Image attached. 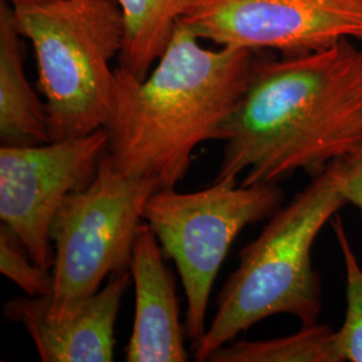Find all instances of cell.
<instances>
[{
    "label": "cell",
    "instance_id": "obj_7",
    "mask_svg": "<svg viewBox=\"0 0 362 362\" xmlns=\"http://www.w3.org/2000/svg\"><path fill=\"white\" fill-rule=\"evenodd\" d=\"M107 146L106 128L42 145H1L0 219L39 266L52 269L54 216L69 194L95 179Z\"/></svg>",
    "mask_w": 362,
    "mask_h": 362
},
{
    "label": "cell",
    "instance_id": "obj_8",
    "mask_svg": "<svg viewBox=\"0 0 362 362\" xmlns=\"http://www.w3.org/2000/svg\"><path fill=\"white\" fill-rule=\"evenodd\" d=\"M181 22L218 46L290 57L362 40V0H200Z\"/></svg>",
    "mask_w": 362,
    "mask_h": 362
},
{
    "label": "cell",
    "instance_id": "obj_4",
    "mask_svg": "<svg viewBox=\"0 0 362 362\" xmlns=\"http://www.w3.org/2000/svg\"><path fill=\"white\" fill-rule=\"evenodd\" d=\"M13 23L37 59L52 141L107 127L115 104L124 19L116 0H50L13 4Z\"/></svg>",
    "mask_w": 362,
    "mask_h": 362
},
{
    "label": "cell",
    "instance_id": "obj_6",
    "mask_svg": "<svg viewBox=\"0 0 362 362\" xmlns=\"http://www.w3.org/2000/svg\"><path fill=\"white\" fill-rule=\"evenodd\" d=\"M284 203L278 184L236 185L214 181L196 192L157 189L146 200L143 219L175 262L187 297L185 333L196 345L207 332L208 302L218 272L238 235L269 219Z\"/></svg>",
    "mask_w": 362,
    "mask_h": 362
},
{
    "label": "cell",
    "instance_id": "obj_1",
    "mask_svg": "<svg viewBox=\"0 0 362 362\" xmlns=\"http://www.w3.org/2000/svg\"><path fill=\"white\" fill-rule=\"evenodd\" d=\"M215 181L278 184L313 176L362 144V49L341 40L281 61H255L224 128Z\"/></svg>",
    "mask_w": 362,
    "mask_h": 362
},
{
    "label": "cell",
    "instance_id": "obj_12",
    "mask_svg": "<svg viewBox=\"0 0 362 362\" xmlns=\"http://www.w3.org/2000/svg\"><path fill=\"white\" fill-rule=\"evenodd\" d=\"M124 19L119 65L139 79L146 77L168 46L175 27L200 0H116Z\"/></svg>",
    "mask_w": 362,
    "mask_h": 362
},
{
    "label": "cell",
    "instance_id": "obj_14",
    "mask_svg": "<svg viewBox=\"0 0 362 362\" xmlns=\"http://www.w3.org/2000/svg\"><path fill=\"white\" fill-rule=\"evenodd\" d=\"M330 223L346 274V315L342 327L336 332L337 348L342 362H362V267L341 218L336 215Z\"/></svg>",
    "mask_w": 362,
    "mask_h": 362
},
{
    "label": "cell",
    "instance_id": "obj_16",
    "mask_svg": "<svg viewBox=\"0 0 362 362\" xmlns=\"http://www.w3.org/2000/svg\"><path fill=\"white\" fill-rule=\"evenodd\" d=\"M334 163L341 180V189L348 204L362 212V144L350 155Z\"/></svg>",
    "mask_w": 362,
    "mask_h": 362
},
{
    "label": "cell",
    "instance_id": "obj_11",
    "mask_svg": "<svg viewBox=\"0 0 362 362\" xmlns=\"http://www.w3.org/2000/svg\"><path fill=\"white\" fill-rule=\"evenodd\" d=\"M21 34L13 23V7L0 6V141L4 146L50 143L46 104L27 81Z\"/></svg>",
    "mask_w": 362,
    "mask_h": 362
},
{
    "label": "cell",
    "instance_id": "obj_13",
    "mask_svg": "<svg viewBox=\"0 0 362 362\" xmlns=\"http://www.w3.org/2000/svg\"><path fill=\"white\" fill-rule=\"evenodd\" d=\"M209 362H342L336 332L327 325L302 326L293 336L236 341L216 350Z\"/></svg>",
    "mask_w": 362,
    "mask_h": 362
},
{
    "label": "cell",
    "instance_id": "obj_5",
    "mask_svg": "<svg viewBox=\"0 0 362 362\" xmlns=\"http://www.w3.org/2000/svg\"><path fill=\"white\" fill-rule=\"evenodd\" d=\"M157 189V181L118 172L106 151L95 179L66 197L50 230L54 286L46 297L50 318L74 314L101 290L106 278L129 270L144 206Z\"/></svg>",
    "mask_w": 362,
    "mask_h": 362
},
{
    "label": "cell",
    "instance_id": "obj_10",
    "mask_svg": "<svg viewBox=\"0 0 362 362\" xmlns=\"http://www.w3.org/2000/svg\"><path fill=\"white\" fill-rule=\"evenodd\" d=\"M153 231L143 224L136 238L129 272L136 288V311L128 362H185L189 354L184 346L179 300L173 274Z\"/></svg>",
    "mask_w": 362,
    "mask_h": 362
},
{
    "label": "cell",
    "instance_id": "obj_9",
    "mask_svg": "<svg viewBox=\"0 0 362 362\" xmlns=\"http://www.w3.org/2000/svg\"><path fill=\"white\" fill-rule=\"evenodd\" d=\"M130 278L129 270L113 274L79 310L61 320L47 315L46 297L13 298L3 313L26 329L43 362L115 361L117 315Z\"/></svg>",
    "mask_w": 362,
    "mask_h": 362
},
{
    "label": "cell",
    "instance_id": "obj_2",
    "mask_svg": "<svg viewBox=\"0 0 362 362\" xmlns=\"http://www.w3.org/2000/svg\"><path fill=\"white\" fill-rule=\"evenodd\" d=\"M179 22L155 69L143 79L116 67L107 156L121 173L175 188L196 146L224 140V128L246 90L254 52L204 47Z\"/></svg>",
    "mask_w": 362,
    "mask_h": 362
},
{
    "label": "cell",
    "instance_id": "obj_3",
    "mask_svg": "<svg viewBox=\"0 0 362 362\" xmlns=\"http://www.w3.org/2000/svg\"><path fill=\"white\" fill-rule=\"evenodd\" d=\"M345 206L336 163H332L272 215L239 254V266L220 291L214 320L194 346L197 361H208L216 350L272 315H293L302 326L318 324L322 286L311 250L325 224Z\"/></svg>",
    "mask_w": 362,
    "mask_h": 362
},
{
    "label": "cell",
    "instance_id": "obj_17",
    "mask_svg": "<svg viewBox=\"0 0 362 362\" xmlns=\"http://www.w3.org/2000/svg\"><path fill=\"white\" fill-rule=\"evenodd\" d=\"M13 4L18 3H39V1H50V0H10Z\"/></svg>",
    "mask_w": 362,
    "mask_h": 362
},
{
    "label": "cell",
    "instance_id": "obj_15",
    "mask_svg": "<svg viewBox=\"0 0 362 362\" xmlns=\"http://www.w3.org/2000/svg\"><path fill=\"white\" fill-rule=\"evenodd\" d=\"M0 272L27 297H50L52 293V269L39 266L21 238L3 223L0 227Z\"/></svg>",
    "mask_w": 362,
    "mask_h": 362
}]
</instances>
